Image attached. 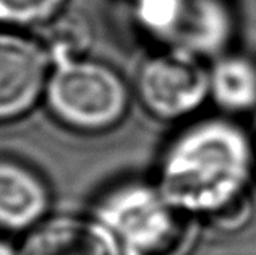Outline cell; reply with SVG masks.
I'll return each instance as SVG.
<instances>
[{
    "mask_svg": "<svg viewBox=\"0 0 256 255\" xmlns=\"http://www.w3.org/2000/svg\"><path fill=\"white\" fill-rule=\"evenodd\" d=\"M0 255H20V252L10 242L0 239Z\"/></svg>",
    "mask_w": 256,
    "mask_h": 255,
    "instance_id": "obj_10",
    "label": "cell"
},
{
    "mask_svg": "<svg viewBox=\"0 0 256 255\" xmlns=\"http://www.w3.org/2000/svg\"><path fill=\"white\" fill-rule=\"evenodd\" d=\"M66 0H0V25L28 28L52 22Z\"/></svg>",
    "mask_w": 256,
    "mask_h": 255,
    "instance_id": "obj_9",
    "label": "cell"
},
{
    "mask_svg": "<svg viewBox=\"0 0 256 255\" xmlns=\"http://www.w3.org/2000/svg\"><path fill=\"white\" fill-rule=\"evenodd\" d=\"M136 93L151 116L178 120L196 112L210 96V72L196 56L169 49L140 67Z\"/></svg>",
    "mask_w": 256,
    "mask_h": 255,
    "instance_id": "obj_4",
    "label": "cell"
},
{
    "mask_svg": "<svg viewBox=\"0 0 256 255\" xmlns=\"http://www.w3.org/2000/svg\"><path fill=\"white\" fill-rule=\"evenodd\" d=\"M52 70L47 46L0 30V122H12L34 109Z\"/></svg>",
    "mask_w": 256,
    "mask_h": 255,
    "instance_id": "obj_5",
    "label": "cell"
},
{
    "mask_svg": "<svg viewBox=\"0 0 256 255\" xmlns=\"http://www.w3.org/2000/svg\"><path fill=\"white\" fill-rule=\"evenodd\" d=\"M50 206V190L34 167L0 156V229L31 231Z\"/></svg>",
    "mask_w": 256,
    "mask_h": 255,
    "instance_id": "obj_7",
    "label": "cell"
},
{
    "mask_svg": "<svg viewBox=\"0 0 256 255\" xmlns=\"http://www.w3.org/2000/svg\"><path fill=\"white\" fill-rule=\"evenodd\" d=\"M20 255H122L107 227L96 218L54 216L26 232Z\"/></svg>",
    "mask_w": 256,
    "mask_h": 255,
    "instance_id": "obj_6",
    "label": "cell"
},
{
    "mask_svg": "<svg viewBox=\"0 0 256 255\" xmlns=\"http://www.w3.org/2000/svg\"><path fill=\"white\" fill-rule=\"evenodd\" d=\"M44 96L54 119L80 133L112 130L130 103L122 75L106 62L83 56L54 60Z\"/></svg>",
    "mask_w": 256,
    "mask_h": 255,
    "instance_id": "obj_3",
    "label": "cell"
},
{
    "mask_svg": "<svg viewBox=\"0 0 256 255\" xmlns=\"http://www.w3.org/2000/svg\"><path fill=\"white\" fill-rule=\"evenodd\" d=\"M210 96L228 112L256 107V65L244 56H226L210 72Z\"/></svg>",
    "mask_w": 256,
    "mask_h": 255,
    "instance_id": "obj_8",
    "label": "cell"
},
{
    "mask_svg": "<svg viewBox=\"0 0 256 255\" xmlns=\"http://www.w3.org/2000/svg\"><path fill=\"white\" fill-rule=\"evenodd\" d=\"M122 255H178L186 242L188 218L156 184L124 180L100 193L94 206Z\"/></svg>",
    "mask_w": 256,
    "mask_h": 255,
    "instance_id": "obj_2",
    "label": "cell"
},
{
    "mask_svg": "<svg viewBox=\"0 0 256 255\" xmlns=\"http://www.w3.org/2000/svg\"><path fill=\"white\" fill-rule=\"evenodd\" d=\"M253 146L240 125L208 119L180 132L160 158L156 185L188 218H230L244 203Z\"/></svg>",
    "mask_w": 256,
    "mask_h": 255,
    "instance_id": "obj_1",
    "label": "cell"
}]
</instances>
